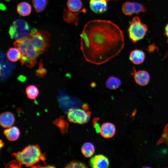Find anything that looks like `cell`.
<instances>
[{
  "mask_svg": "<svg viewBox=\"0 0 168 168\" xmlns=\"http://www.w3.org/2000/svg\"><path fill=\"white\" fill-rule=\"evenodd\" d=\"M106 0V1H109L110 0Z\"/></svg>",
  "mask_w": 168,
  "mask_h": 168,
  "instance_id": "32",
  "label": "cell"
},
{
  "mask_svg": "<svg viewBox=\"0 0 168 168\" xmlns=\"http://www.w3.org/2000/svg\"><path fill=\"white\" fill-rule=\"evenodd\" d=\"M91 114V112L82 109H71L68 113V119L71 123L82 124L88 122Z\"/></svg>",
  "mask_w": 168,
  "mask_h": 168,
  "instance_id": "7",
  "label": "cell"
},
{
  "mask_svg": "<svg viewBox=\"0 0 168 168\" xmlns=\"http://www.w3.org/2000/svg\"><path fill=\"white\" fill-rule=\"evenodd\" d=\"M67 6L68 9L73 12H86V9L83 7L81 0H68Z\"/></svg>",
  "mask_w": 168,
  "mask_h": 168,
  "instance_id": "15",
  "label": "cell"
},
{
  "mask_svg": "<svg viewBox=\"0 0 168 168\" xmlns=\"http://www.w3.org/2000/svg\"><path fill=\"white\" fill-rule=\"evenodd\" d=\"M4 146V143L3 142L2 140H0V148L3 147Z\"/></svg>",
  "mask_w": 168,
  "mask_h": 168,
  "instance_id": "31",
  "label": "cell"
},
{
  "mask_svg": "<svg viewBox=\"0 0 168 168\" xmlns=\"http://www.w3.org/2000/svg\"><path fill=\"white\" fill-rule=\"evenodd\" d=\"M108 158L102 154H97L93 156L90 160V165L93 168H107L109 166Z\"/></svg>",
  "mask_w": 168,
  "mask_h": 168,
  "instance_id": "10",
  "label": "cell"
},
{
  "mask_svg": "<svg viewBox=\"0 0 168 168\" xmlns=\"http://www.w3.org/2000/svg\"><path fill=\"white\" fill-rule=\"evenodd\" d=\"M28 36L40 54L46 50L49 46L50 36L47 31L33 29Z\"/></svg>",
  "mask_w": 168,
  "mask_h": 168,
  "instance_id": "4",
  "label": "cell"
},
{
  "mask_svg": "<svg viewBox=\"0 0 168 168\" xmlns=\"http://www.w3.org/2000/svg\"><path fill=\"white\" fill-rule=\"evenodd\" d=\"M115 132L116 128L114 125L110 122L103 123L100 128V134L105 138L113 137L115 135Z\"/></svg>",
  "mask_w": 168,
  "mask_h": 168,
  "instance_id": "12",
  "label": "cell"
},
{
  "mask_svg": "<svg viewBox=\"0 0 168 168\" xmlns=\"http://www.w3.org/2000/svg\"><path fill=\"white\" fill-rule=\"evenodd\" d=\"M163 142L168 145V124L165 125L161 137L157 142V145H158Z\"/></svg>",
  "mask_w": 168,
  "mask_h": 168,
  "instance_id": "26",
  "label": "cell"
},
{
  "mask_svg": "<svg viewBox=\"0 0 168 168\" xmlns=\"http://www.w3.org/2000/svg\"><path fill=\"white\" fill-rule=\"evenodd\" d=\"M148 30L147 25L142 22L138 16L134 17L128 29L129 37L133 43L144 38Z\"/></svg>",
  "mask_w": 168,
  "mask_h": 168,
  "instance_id": "5",
  "label": "cell"
},
{
  "mask_svg": "<svg viewBox=\"0 0 168 168\" xmlns=\"http://www.w3.org/2000/svg\"><path fill=\"white\" fill-rule=\"evenodd\" d=\"M15 118L13 114L9 111L1 114L0 116L1 126L4 128L11 127L14 123Z\"/></svg>",
  "mask_w": 168,
  "mask_h": 168,
  "instance_id": "13",
  "label": "cell"
},
{
  "mask_svg": "<svg viewBox=\"0 0 168 168\" xmlns=\"http://www.w3.org/2000/svg\"><path fill=\"white\" fill-rule=\"evenodd\" d=\"M79 13L73 12L68 9H64L63 14L64 19L68 23H72L77 26L79 19L78 17Z\"/></svg>",
  "mask_w": 168,
  "mask_h": 168,
  "instance_id": "16",
  "label": "cell"
},
{
  "mask_svg": "<svg viewBox=\"0 0 168 168\" xmlns=\"http://www.w3.org/2000/svg\"><path fill=\"white\" fill-rule=\"evenodd\" d=\"M82 108L83 110L86 111H87L89 109V105L86 103L83 104L82 105Z\"/></svg>",
  "mask_w": 168,
  "mask_h": 168,
  "instance_id": "29",
  "label": "cell"
},
{
  "mask_svg": "<svg viewBox=\"0 0 168 168\" xmlns=\"http://www.w3.org/2000/svg\"><path fill=\"white\" fill-rule=\"evenodd\" d=\"M13 45L20 52V60L22 65L32 68L35 65L37 58L40 54L36 50L28 36L16 40Z\"/></svg>",
  "mask_w": 168,
  "mask_h": 168,
  "instance_id": "3",
  "label": "cell"
},
{
  "mask_svg": "<svg viewBox=\"0 0 168 168\" xmlns=\"http://www.w3.org/2000/svg\"><path fill=\"white\" fill-rule=\"evenodd\" d=\"M17 11L18 13L21 16H27L31 12V7L28 3L22 2L17 5Z\"/></svg>",
  "mask_w": 168,
  "mask_h": 168,
  "instance_id": "18",
  "label": "cell"
},
{
  "mask_svg": "<svg viewBox=\"0 0 168 168\" xmlns=\"http://www.w3.org/2000/svg\"><path fill=\"white\" fill-rule=\"evenodd\" d=\"M164 35L167 37V42L168 43V23L166 25L165 27ZM167 57H168V50L164 56L163 59H164Z\"/></svg>",
  "mask_w": 168,
  "mask_h": 168,
  "instance_id": "28",
  "label": "cell"
},
{
  "mask_svg": "<svg viewBox=\"0 0 168 168\" xmlns=\"http://www.w3.org/2000/svg\"><path fill=\"white\" fill-rule=\"evenodd\" d=\"M12 155L16 159L11 161L6 166L7 167H21L22 165L26 167L32 166L39 162L40 160L44 162L45 157L42 154L40 147L37 145L28 146L21 152L14 153Z\"/></svg>",
  "mask_w": 168,
  "mask_h": 168,
  "instance_id": "2",
  "label": "cell"
},
{
  "mask_svg": "<svg viewBox=\"0 0 168 168\" xmlns=\"http://www.w3.org/2000/svg\"><path fill=\"white\" fill-rule=\"evenodd\" d=\"M122 11L125 15L130 16L133 14L145 12L146 9L145 6L139 3L126 2L122 6Z\"/></svg>",
  "mask_w": 168,
  "mask_h": 168,
  "instance_id": "8",
  "label": "cell"
},
{
  "mask_svg": "<svg viewBox=\"0 0 168 168\" xmlns=\"http://www.w3.org/2000/svg\"><path fill=\"white\" fill-rule=\"evenodd\" d=\"M145 55L142 51L136 49L132 51L130 53L129 58L130 61L136 65L142 63L145 59Z\"/></svg>",
  "mask_w": 168,
  "mask_h": 168,
  "instance_id": "14",
  "label": "cell"
},
{
  "mask_svg": "<svg viewBox=\"0 0 168 168\" xmlns=\"http://www.w3.org/2000/svg\"><path fill=\"white\" fill-rule=\"evenodd\" d=\"M81 151L86 157L91 156L95 152V148L93 144L90 142L84 143L81 148Z\"/></svg>",
  "mask_w": 168,
  "mask_h": 168,
  "instance_id": "20",
  "label": "cell"
},
{
  "mask_svg": "<svg viewBox=\"0 0 168 168\" xmlns=\"http://www.w3.org/2000/svg\"><path fill=\"white\" fill-rule=\"evenodd\" d=\"M156 48H157L156 46H155L154 45L152 44L151 45H150L148 48V51L149 52H150V51L152 52V51L153 49H155Z\"/></svg>",
  "mask_w": 168,
  "mask_h": 168,
  "instance_id": "30",
  "label": "cell"
},
{
  "mask_svg": "<svg viewBox=\"0 0 168 168\" xmlns=\"http://www.w3.org/2000/svg\"><path fill=\"white\" fill-rule=\"evenodd\" d=\"M8 59L13 62H16L20 59L21 54L19 50L16 47L11 48L7 53Z\"/></svg>",
  "mask_w": 168,
  "mask_h": 168,
  "instance_id": "21",
  "label": "cell"
},
{
  "mask_svg": "<svg viewBox=\"0 0 168 168\" xmlns=\"http://www.w3.org/2000/svg\"><path fill=\"white\" fill-rule=\"evenodd\" d=\"M121 83V81L119 78L113 76L110 77L105 82L106 87L111 90H115L119 88Z\"/></svg>",
  "mask_w": 168,
  "mask_h": 168,
  "instance_id": "19",
  "label": "cell"
},
{
  "mask_svg": "<svg viewBox=\"0 0 168 168\" xmlns=\"http://www.w3.org/2000/svg\"><path fill=\"white\" fill-rule=\"evenodd\" d=\"M31 31L30 26L26 21L17 19L11 25L9 33L10 37L16 40L27 37Z\"/></svg>",
  "mask_w": 168,
  "mask_h": 168,
  "instance_id": "6",
  "label": "cell"
},
{
  "mask_svg": "<svg viewBox=\"0 0 168 168\" xmlns=\"http://www.w3.org/2000/svg\"><path fill=\"white\" fill-rule=\"evenodd\" d=\"M35 11L40 13L44 10L48 3V0H32Z\"/></svg>",
  "mask_w": 168,
  "mask_h": 168,
  "instance_id": "24",
  "label": "cell"
},
{
  "mask_svg": "<svg viewBox=\"0 0 168 168\" xmlns=\"http://www.w3.org/2000/svg\"><path fill=\"white\" fill-rule=\"evenodd\" d=\"M53 124L58 127L62 134H64L67 132L68 124L67 122L64 119L63 116H61L56 119L54 122Z\"/></svg>",
  "mask_w": 168,
  "mask_h": 168,
  "instance_id": "22",
  "label": "cell"
},
{
  "mask_svg": "<svg viewBox=\"0 0 168 168\" xmlns=\"http://www.w3.org/2000/svg\"><path fill=\"white\" fill-rule=\"evenodd\" d=\"M4 134L8 140L14 141L19 138L20 132L17 127L13 126L5 129L4 131Z\"/></svg>",
  "mask_w": 168,
  "mask_h": 168,
  "instance_id": "17",
  "label": "cell"
},
{
  "mask_svg": "<svg viewBox=\"0 0 168 168\" xmlns=\"http://www.w3.org/2000/svg\"><path fill=\"white\" fill-rule=\"evenodd\" d=\"M99 119V118H95L92 121L93 126L95 128L96 132L97 133L100 132V125L97 123V122Z\"/></svg>",
  "mask_w": 168,
  "mask_h": 168,
  "instance_id": "27",
  "label": "cell"
},
{
  "mask_svg": "<svg viewBox=\"0 0 168 168\" xmlns=\"http://www.w3.org/2000/svg\"><path fill=\"white\" fill-rule=\"evenodd\" d=\"M89 5L91 10L96 13H102L107 9V4L105 0H90Z\"/></svg>",
  "mask_w": 168,
  "mask_h": 168,
  "instance_id": "11",
  "label": "cell"
},
{
  "mask_svg": "<svg viewBox=\"0 0 168 168\" xmlns=\"http://www.w3.org/2000/svg\"><path fill=\"white\" fill-rule=\"evenodd\" d=\"M131 74L133 76L135 82L140 86L147 85L150 81V75L146 71H137L135 68H133Z\"/></svg>",
  "mask_w": 168,
  "mask_h": 168,
  "instance_id": "9",
  "label": "cell"
},
{
  "mask_svg": "<svg viewBox=\"0 0 168 168\" xmlns=\"http://www.w3.org/2000/svg\"><path fill=\"white\" fill-rule=\"evenodd\" d=\"M26 92L28 98L31 100L35 99L39 93V91L37 87L33 85L27 87Z\"/></svg>",
  "mask_w": 168,
  "mask_h": 168,
  "instance_id": "23",
  "label": "cell"
},
{
  "mask_svg": "<svg viewBox=\"0 0 168 168\" xmlns=\"http://www.w3.org/2000/svg\"><path fill=\"white\" fill-rule=\"evenodd\" d=\"M66 168H86L88 167L84 162L74 160L67 163L64 166Z\"/></svg>",
  "mask_w": 168,
  "mask_h": 168,
  "instance_id": "25",
  "label": "cell"
},
{
  "mask_svg": "<svg viewBox=\"0 0 168 168\" xmlns=\"http://www.w3.org/2000/svg\"><path fill=\"white\" fill-rule=\"evenodd\" d=\"M81 49L86 60L100 65L117 56L123 49L122 31L110 21L94 20L85 25L80 35Z\"/></svg>",
  "mask_w": 168,
  "mask_h": 168,
  "instance_id": "1",
  "label": "cell"
}]
</instances>
